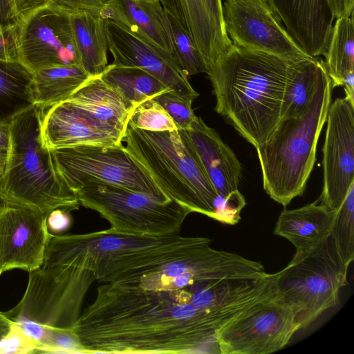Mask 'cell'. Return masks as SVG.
<instances>
[{"label":"cell","instance_id":"83f0119b","mask_svg":"<svg viewBox=\"0 0 354 354\" xmlns=\"http://www.w3.org/2000/svg\"><path fill=\"white\" fill-rule=\"evenodd\" d=\"M324 57L333 88L343 86L346 77L354 73L353 15L335 20Z\"/></svg>","mask_w":354,"mask_h":354},{"label":"cell","instance_id":"4fadbf2b","mask_svg":"<svg viewBox=\"0 0 354 354\" xmlns=\"http://www.w3.org/2000/svg\"><path fill=\"white\" fill-rule=\"evenodd\" d=\"M326 122L319 201L336 212L354 184V105L345 97L337 98L328 108Z\"/></svg>","mask_w":354,"mask_h":354},{"label":"cell","instance_id":"836d02e7","mask_svg":"<svg viewBox=\"0 0 354 354\" xmlns=\"http://www.w3.org/2000/svg\"><path fill=\"white\" fill-rule=\"evenodd\" d=\"M246 203L239 191L227 198L218 196L215 202V220L223 223L234 225L240 219V212Z\"/></svg>","mask_w":354,"mask_h":354},{"label":"cell","instance_id":"4dcf8cb0","mask_svg":"<svg viewBox=\"0 0 354 354\" xmlns=\"http://www.w3.org/2000/svg\"><path fill=\"white\" fill-rule=\"evenodd\" d=\"M129 122L137 129L149 131L178 130L165 109L153 98L136 105L131 111Z\"/></svg>","mask_w":354,"mask_h":354},{"label":"cell","instance_id":"7c38bea8","mask_svg":"<svg viewBox=\"0 0 354 354\" xmlns=\"http://www.w3.org/2000/svg\"><path fill=\"white\" fill-rule=\"evenodd\" d=\"M20 26L19 61L32 73L55 66H80L67 12L48 2L24 17Z\"/></svg>","mask_w":354,"mask_h":354},{"label":"cell","instance_id":"7a4b0ae2","mask_svg":"<svg viewBox=\"0 0 354 354\" xmlns=\"http://www.w3.org/2000/svg\"><path fill=\"white\" fill-rule=\"evenodd\" d=\"M211 242L201 236L134 234L111 228L85 234L50 233L42 266H62L83 306L95 281L113 283L137 279Z\"/></svg>","mask_w":354,"mask_h":354},{"label":"cell","instance_id":"ba28073f","mask_svg":"<svg viewBox=\"0 0 354 354\" xmlns=\"http://www.w3.org/2000/svg\"><path fill=\"white\" fill-rule=\"evenodd\" d=\"M53 167L75 194L94 184H105L141 192L165 201L171 198L129 153L117 145H79L48 151Z\"/></svg>","mask_w":354,"mask_h":354},{"label":"cell","instance_id":"5b68a950","mask_svg":"<svg viewBox=\"0 0 354 354\" xmlns=\"http://www.w3.org/2000/svg\"><path fill=\"white\" fill-rule=\"evenodd\" d=\"M0 201L35 209L44 216L56 209H78L76 194L56 174L41 147L36 106L9 123V145L0 177Z\"/></svg>","mask_w":354,"mask_h":354},{"label":"cell","instance_id":"2e32d148","mask_svg":"<svg viewBox=\"0 0 354 354\" xmlns=\"http://www.w3.org/2000/svg\"><path fill=\"white\" fill-rule=\"evenodd\" d=\"M37 109L40 142L46 151L79 145L122 144L124 133L93 120L65 101Z\"/></svg>","mask_w":354,"mask_h":354},{"label":"cell","instance_id":"e575fe53","mask_svg":"<svg viewBox=\"0 0 354 354\" xmlns=\"http://www.w3.org/2000/svg\"><path fill=\"white\" fill-rule=\"evenodd\" d=\"M20 23L0 24V59L19 61Z\"/></svg>","mask_w":354,"mask_h":354},{"label":"cell","instance_id":"f1b7e54d","mask_svg":"<svg viewBox=\"0 0 354 354\" xmlns=\"http://www.w3.org/2000/svg\"><path fill=\"white\" fill-rule=\"evenodd\" d=\"M330 236L342 262L349 267L354 259V184L336 211Z\"/></svg>","mask_w":354,"mask_h":354},{"label":"cell","instance_id":"d6a6232c","mask_svg":"<svg viewBox=\"0 0 354 354\" xmlns=\"http://www.w3.org/2000/svg\"><path fill=\"white\" fill-rule=\"evenodd\" d=\"M37 353H84V350L71 329L45 326V334Z\"/></svg>","mask_w":354,"mask_h":354},{"label":"cell","instance_id":"d4e9b609","mask_svg":"<svg viewBox=\"0 0 354 354\" xmlns=\"http://www.w3.org/2000/svg\"><path fill=\"white\" fill-rule=\"evenodd\" d=\"M32 73L20 62L0 59V122L10 123L35 106Z\"/></svg>","mask_w":354,"mask_h":354},{"label":"cell","instance_id":"8fae6325","mask_svg":"<svg viewBox=\"0 0 354 354\" xmlns=\"http://www.w3.org/2000/svg\"><path fill=\"white\" fill-rule=\"evenodd\" d=\"M222 3L225 30L233 44L293 59L310 57L268 0H223Z\"/></svg>","mask_w":354,"mask_h":354},{"label":"cell","instance_id":"ab89813d","mask_svg":"<svg viewBox=\"0 0 354 354\" xmlns=\"http://www.w3.org/2000/svg\"><path fill=\"white\" fill-rule=\"evenodd\" d=\"M329 8L336 19L353 15L354 0H327Z\"/></svg>","mask_w":354,"mask_h":354},{"label":"cell","instance_id":"b9f144b4","mask_svg":"<svg viewBox=\"0 0 354 354\" xmlns=\"http://www.w3.org/2000/svg\"><path fill=\"white\" fill-rule=\"evenodd\" d=\"M17 323L28 336L39 344L45 334V326L30 320H22Z\"/></svg>","mask_w":354,"mask_h":354},{"label":"cell","instance_id":"9c48e42d","mask_svg":"<svg viewBox=\"0 0 354 354\" xmlns=\"http://www.w3.org/2000/svg\"><path fill=\"white\" fill-rule=\"evenodd\" d=\"M80 206L97 212L112 230L128 234L164 236L180 234L192 211L175 200L161 201L147 194L105 184L75 192Z\"/></svg>","mask_w":354,"mask_h":354},{"label":"cell","instance_id":"6da1fadb","mask_svg":"<svg viewBox=\"0 0 354 354\" xmlns=\"http://www.w3.org/2000/svg\"><path fill=\"white\" fill-rule=\"evenodd\" d=\"M201 283L165 274L102 283L71 330L84 353H220Z\"/></svg>","mask_w":354,"mask_h":354},{"label":"cell","instance_id":"8992f818","mask_svg":"<svg viewBox=\"0 0 354 354\" xmlns=\"http://www.w3.org/2000/svg\"><path fill=\"white\" fill-rule=\"evenodd\" d=\"M126 149L171 199L215 218L218 194L184 131H149L128 122Z\"/></svg>","mask_w":354,"mask_h":354},{"label":"cell","instance_id":"8d00e7d4","mask_svg":"<svg viewBox=\"0 0 354 354\" xmlns=\"http://www.w3.org/2000/svg\"><path fill=\"white\" fill-rule=\"evenodd\" d=\"M111 0H48L51 4L69 12L80 9L100 11Z\"/></svg>","mask_w":354,"mask_h":354},{"label":"cell","instance_id":"30bf717a","mask_svg":"<svg viewBox=\"0 0 354 354\" xmlns=\"http://www.w3.org/2000/svg\"><path fill=\"white\" fill-rule=\"evenodd\" d=\"M299 330L292 309L277 294L260 301L216 332L220 354H269Z\"/></svg>","mask_w":354,"mask_h":354},{"label":"cell","instance_id":"277c9868","mask_svg":"<svg viewBox=\"0 0 354 354\" xmlns=\"http://www.w3.org/2000/svg\"><path fill=\"white\" fill-rule=\"evenodd\" d=\"M332 90L326 73L306 110L297 115L281 118L268 138L256 148L263 189L283 207L306 189L331 104Z\"/></svg>","mask_w":354,"mask_h":354},{"label":"cell","instance_id":"ac0fdd59","mask_svg":"<svg viewBox=\"0 0 354 354\" xmlns=\"http://www.w3.org/2000/svg\"><path fill=\"white\" fill-rule=\"evenodd\" d=\"M285 28L310 57L324 56L335 19L327 0H268Z\"/></svg>","mask_w":354,"mask_h":354},{"label":"cell","instance_id":"3957f363","mask_svg":"<svg viewBox=\"0 0 354 354\" xmlns=\"http://www.w3.org/2000/svg\"><path fill=\"white\" fill-rule=\"evenodd\" d=\"M301 60L233 44L207 73L215 111L257 148L280 120L287 82Z\"/></svg>","mask_w":354,"mask_h":354},{"label":"cell","instance_id":"e0dca14e","mask_svg":"<svg viewBox=\"0 0 354 354\" xmlns=\"http://www.w3.org/2000/svg\"><path fill=\"white\" fill-rule=\"evenodd\" d=\"M192 37L208 68L232 47L225 27L222 0H158Z\"/></svg>","mask_w":354,"mask_h":354},{"label":"cell","instance_id":"9a60e30c","mask_svg":"<svg viewBox=\"0 0 354 354\" xmlns=\"http://www.w3.org/2000/svg\"><path fill=\"white\" fill-rule=\"evenodd\" d=\"M104 30L112 64L140 68L181 96L199 95L170 53L112 20L104 19Z\"/></svg>","mask_w":354,"mask_h":354},{"label":"cell","instance_id":"52a82bcc","mask_svg":"<svg viewBox=\"0 0 354 354\" xmlns=\"http://www.w3.org/2000/svg\"><path fill=\"white\" fill-rule=\"evenodd\" d=\"M348 269L329 236L308 254L293 257L277 272V295L292 309L299 330L337 306L341 288L348 285Z\"/></svg>","mask_w":354,"mask_h":354},{"label":"cell","instance_id":"603a6c76","mask_svg":"<svg viewBox=\"0 0 354 354\" xmlns=\"http://www.w3.org/2000/svg\"><path fill=\"white\" fill-rule=\"evenodd\" d=\"M68 13L81 67L90 77L100 75L108 65L104 17L93 10Z\"/></svg>","mask_w":354,"mask_h":354},{"label":"cell","instance_id":"f546056e","mask_svg":"<svg viewBox=\"0 0 354 354\" xmlns=\"http://www.w3.org/2000/svg\"><path fill=\"white\" fill-rule=\"evenodd\" d=\"M167 23L174 57L184 74L207 73V67L191 35L167 12Z\"/></svg>","mask_w":354,"mask_h":354},{"label":"cell","instance_id":"7bdbcfd3","mask_svg":"<svg viewBox=\"0 0 354 354\" xmlns=\"http://www.w3.org/2000/svg\"><path fill=\"white\" fill-rule=\"evenodd\" d=\"M14 322L9 319L4 313L0 312V351L4 347L8 335Z\"/></svg>","mask_w":354,"mask_h":354},{"label":"cell","instance_id":"f6af8a7d","mask_svg":"<svg viewBox=\"0 0 354 354\" xmlns=\"http://www.w3.org/2000/svg\"><path fill=\"white\" fill-rule=\"evenodd\" d=\"M343 86L346 94L345 98L354 105V73L346 77Z\"/></svg>","mask_w":354,"mask_h":354},{"label":"cell","instance_id":"bcb514c9","mask_svg":"<svg viewBox=\"0 0 354 354\" xmlns=\"http://www.w3.org/2000/svg\"><path fill=\"white\" fill-rule=\"evenodd\" d=\"M6 153L0 151V175L2 174L5 167Z\"/></svg>","mask_w":354,"mask_h":354},{"label":"cell","instance_id":"ee69618b","mask_svg":"<svg viewBox=\"0 0 354 354\" xmlns=\"http://www.w3.org/2000/svg\"><path fill=\"white\" fill-rule=\"evenodd\" d=\"M9 145V123L0 122V151L7 152Z\"/></svg>","mask_w":354,"mask_h":354},{"label":"cell","instance_id":"d6986e66","mask_svg":"<svg viewBox=\"0 0 354 354\" xmlns=\"http://www.w3.org/2000/svg\"><path fill=\"white\" fill-rule=\"evenodd\" d=\"M198 156L218 196L227 198L239 191L242 167L232 149L214 129L197 116L183 130Z\"/></svg>","mask_w":354,"mask_h":354},{"label":"cell","instance_id":"60d3db41","mask_svg":"<svg viewBox=\"0 0 354 354\" xmlns=\"http://www.w3.org/2000/svg\"><path fill=\"white\" fill-rule=\"evenodd\" d=\"M21 22L15 11L12 0H0V24Z\"/></svg>","mask_w":354,"mask_h":354},{"label":"cell","instance_id":"ffe728a7","mask_svg":"<svg viewBox=\"0 0 354 354\" xmlns=\"http://www.w3.org/2000/svg\"><path fill=\"white\" fill-rule=\"evenodd\" d=\"M335 213L317 201L295 209H284L274 234L288 239L295 247L293 257H304L328 239Z\"/></svg>","mask_w":354,"mask_h":354},{"label":"cell","instance_id":"5bb4252c","mask_svg":"<svg viewBox=\"0 0 354 354\" xmlns=\"http://www.w3.org/2000/svg\"><path fill=\"white\" fill-rule=\"evenodd\" d=\"M46 220L35 209L0 202V275L15 268L29 272L42 265L50 234Z\"/></svg>","mask_w":354,"mask_h":354},{"label":"cell","instance_id":"7dc6e473","mask_svg":"<svg viewBox=\"0 0 354 354\" xmlns=\"http://www.w3.org/2000/svg\"><path fill=\"white\" fill-rule=\"evenodd\" d=\"M141 1H158V0H141Z\"/></svg>","mask_w":354,"mask_h":354},{"label":"cell","instance_id":"d590c367","mask_svg":"<svg viewBox=\"0 0 354 354\" xmlns=\"http://www.w3.org/2000/svg\"><path fill=\"white\" fill-rule=\"evenodd\" d=\"M39 344L28 336L18 323L14 322L7 336L6 344L0 351L1 354H21L37 353Z\"/></svg>","mask_w":354,"mask_h":354},{"label":"cell","instance_id":"1f68e13d","mask_svg":"<svg viewBox=\"0 0 354 354\" xmlns=\"http://www.w3.org/2000/svg\"><path fill=\"white\" fill-rule=\"evenodd\" d=\"M172 118L178 130L189 129L196 118L192 107L193 100L169 90L153 98Z\"/></svg>","mask_w":354,"mask_h":354},{"label":"cell","instance_id":"484cf974","mask_svg":"<svg viewBox=\"0 0 354 354\" xmlns=\"http://www.w3.org/2000/svg\"><path fill=\"white\" fill-rule=\"evenodd\" d=\"M326 73L324 62L319 57H310L299 61L285 88L281 118L303 113Z\"/></svg>","mask_w":354,"mask_h":354},{"label":"cell","instance_id":"f35d334b","mask_svg":"<svg viewBox=\"0 0 354 354\" xmlns=\"http://www.w3.org/2000/svg\"><path fill=\"white\" fill-rule=\"evenodd\" d=\"M15 11L21 21L36 8L45 5L48 0H12Z\"/></svg>","mask_w":354,"mask_h":354},{"label":"cell","instance_id":"cb8c5ba5","mask_svg":"<svg viewBox=\"0 0 354 354\" xmlns=\"http://www.w3.org/2000/svg\"><path fill=\"white\" fill-rule=\"evenodd\" d=\"M91 77L79 65H60L32 73L31 94L35 106L44 109L68 98Z\"/></svg>","mask_w":354,"mask_h":354},{"label":"cell","instance_id":"7402d4cb","mask_svg":"<svg viewBox=\"0 0 354 354\" xmlns=\"http://www.w3.org/2000/svg\"><path fill=\"white\" fill-rule=\"evenodd\" d=\"M64 101L93 120L124 133L134 108L100 75L91 77Z\"/></svg>","mask_w":354,"mask_h":354},{"label":"cell","instance_id":"c3c4849f","mask_svg":"<svg viewBox=\"0 0 354 354\" xmlns=\"http://www.w3.org/2000/svg\"><path fill=\"white\" fill-rule=\"evenodd\" d=\"M1 175H0V177H1Z\"/></svg>","mask_w":354,"mask_h":354},{"label":"cell","instance_id":"44dd1931","mask_svg":"<svg viewBox=\"0 0 354 354\" xmlns=\"http://www.w3.org/2000/svg\"><path fill=\"white\" fill-rule=\"evenodd\" d=\"M100 13L174 57L167 12L159 1L111 0Z\"/></svg>","mask_w":354,"mask_h":354},{"label":"cell","instance_id":"74e56055","mask_svg":"<svg viewBox=\"0 0 354 354\" xmlns=\"http://www.w3.org/2000/svg\"><path fill=\"white\" fill-rule=\"evenodd\" d=\"M46 223L50 233L59 234L67 231L71 227L72 218L68 211L56 209L48 214Z\"/></svg>","mask_w":354,"mask_h":354},{"label":"cell","instance_id":"4316f807","mask_svg":"<svg viewBox=\"0 0 354 354\" xmlns=\"http://www.w3.org/2000/svg\"><path fill=\"white\" fill-rule=\"evenodd\" d=\"M100 76L133 107L171 90L150 73L134 66L108 64Z\"/></svg>","mask_w":354,"mask_h":354}]
</instances>
